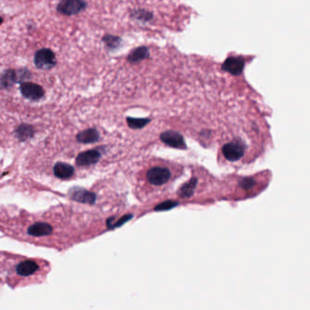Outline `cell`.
<instances>
[{"label":"cell","mask_w":310,"mask_h":310,"mask_svg":"<svg viewBox=\"0 0 310 310\" xmlns=\"http://www.w3.org/2000/svg\"><path fill=\"white\" fill-rule=\"evenodd\" d=\"M49 271L46 260L0 252V280L12 288L43 282Z\"/></svg>","instance_id":"cell-1"},{"label":"cell","mask_w":310,"mask_h":310,"mask_svg":"<svg viewBox=\"0 0 310 310\" xmlns=\"http://www.w3.org/2000/svg\"><path fill=\"white\" fill-rule=\"evenodd\" d=\"M246 146L244 142L240 139H235L231 142H228L222 147V154L226 160L230 162H236L241 160L245 154Z\"/></svg>","instance_id":"cell-2"},{"label":"cell","mask_w":310,"mask_h":310,"mask_svg":"<svg viewBox=\"0 0 310 310\" xmlns=\"http://www.w3.org/2000/svg\"><path fill=\"white\" fill-rule=\"evenodd\" d=\"M34 63L37 69H52L57 64L55 53L49 48L39 49L35 54Z\"/></svg>","instance_id":"cell-3"},{"label":"cell","mask_w":310,"mask_h":310,"mask_svg":"<svg viewBox=\"0 0 310 310\" xmlns=\"http://www.w3.org/2000/svg\"><path fill=\"white\" fill-rule=\"evenodd\" d=\"M171 178V172L168 168L154 167L146 173L147 181L154 186H162Z\"/></svg>","instance_id":"cell-4"},{"label":"cell","mask_w":310,"mask_h":310,"mask_svg":"<svg viewBox=\"0 0 310 310\" xmlns=\"http://www.w3.org/2000/svg\"><path fill=\"white\" fill-rule=\"evenodd\" d=\"M160 137L162 143L168 146L177 149H187V144L180 133L174 130H168L161 133Z\"/></svg>","instance_id":"cell-5"},{"label":"cell","mask_w":310,"mask_h":310,"mask_svg":"<svg viewBox=\"0 0 310 310\" xmlns=\"http://www.w3.org/2000/svg\"><path fill=\"white\" fill-rule=\"evenodd\" d=\"M87 6V2H84L81 0H64L60 2L57 10L61 14L73 16L86 10Z\"/></svg>","instance_id":"cell-6"},{"label":"cell","mask_w":310,"mask_h":310,"mask_svg":"<svg viewBox=\"0 0 310 310\" xmlns=\"http://www.w3.org/2000/svg\"><path fill=\"white\" fill-rule=\"evenodd\" d=\"M245 69V60L243 57H228L222 64L224 71L233 76H239Z\"/></svg>","instance_id":"cell-7"},{"label":"cell","mask_w":310,"mask_h":310,"mask_svg":"<svg viewBox=\"0 0 310 310\" xmlns=\"http://www.w3.org/2000/svg\"><path fill=\"white\" fill-rule=\"evenodd\" d=\"M20 91L26 98L32 101L39 100L45 95L44 89L35 83L25 82L21 84Z\"/></svg>","instance_id":"cell-8"},{"label":"cell","mask_w":310,"mask_h":310,"mask_svg":"<svg viewBox=\"0 0 310 310\" xmlns=\"http://www.w3.org/2000/svg\"><path fill=\"white\" fill-rule=\"evenodd\" d=\"M101 156L102 154L98 149L85 151L77 157L76 163L79 167H89L92 165L96 164L100 160Z\"/></svg>","instance_id":"cell-9"},{"label":"cell","mask_w":310,"mask_h":310,"mask_svg":"<svg viewBox=\"0 0 310 310\" xmlns=\"http://www.w3.org/2000/svg\"><path fill=\"white\" fill-rule=\"evenodd\" d=\"M71 198L74 200L87 203V204H94L96 199V196L90 191L85 190L79 187H73L69 191Z\"/></svg>","instance_id":"cell-10"},{"label":"cell","mask_w":310,"mask_h":310,"mask_svg":"<svg viewBox=\"0 0 310 310\" xmlns=\"http://www.w3.org/2000/svg\"><path fill=\"white\" fill-rule=\"evenodd\" d=\"M149 49L145 46H138L134 48L128 55L127 60L130 64H136L140 61L146 60L149 58Z\"/></svg>","instance_id":"cell-11"},{"label":"cell","mask_w":310,"mask_h":310,"mask_svg":"<svg viewBox=\"0 0 310 310\" xmlns=\"http://www.w3.org/2000/svg\"><path fill=\"white\" fill-rule=\"evenodd\" d=\"M54 175L58 178L60 179H69L72 178L75 174V169L71 165L63 163V162H59L54 166Z\"/></svg>","instance_id":"cell-12"},{"label":"cell","mask_w":310,"mask_h":310,"mask_svg":"<svg viewBox=\"0 0 310 310\" xmlns=\"http://www.w3.org/2000/svg\"><path fill=\"white\" fill-rule=\"evenodd\" d=\"M99 138L100 134L96 128H88L77 135V140L82 144H92L98 141Z\"/></svg>","instance_id":"cell-13"},{"label":"cell","mask_w":310,"mask_h":310,"mask_svg":"<svg viewBox=\"0 0 310 310\" xmlns=\"http://www.w3.org/2000/svg\"><path fill=\"white\" fill-rule=\"evenodd\" d=\"M20 73L13 69H9L3 72L0 76V86L4 88L12 87L15 83L18 82Z\"/></svg>","instance_id":"cell-14"},{"label":"cell","mask_w":310,"mask_h":310,"mask_svg":"<svg viewBox=\"0 0 310 310\" xmlns=\"http://www.w3.org/2000/svg\"><path fill=\"white\" fill-rule=\"evenodd\" d=\"M35 132H36V130L31 125L21 124L16 129L15 135L19 141H26L29 138H31L35 135Z\"/></svg>","instance_id":"cell-15"},{"label":"cell","mask_w":310,"mask_h":310,"mask_svg":"<svg viewBox=\"0 0 310 310\" xmlns=\"http://www.w3.org/2000/svg\"><path fill=\"white\" fill-rule=\"evenodd\" d=\"M197 178H192L189 181L183 184L181 187L179 188L178 194V196H181L182 198H189L194 195V192L196 189V185H197Z\"/></svg>","instance_id":"cell-16"},{"label":"cell","mask_w":310,"mask_h":310,"mask_svg":"<svg viewBox=\"0 0 310 310\" xmlns=\"http://www.w3.org/2000/svg\"><path fill=\"white\" fill-rule=\"evenodd\" d=\"M130 16L132 17L133 19L144 22V23L149 22L152 19H154V14L151 11L144 10V9L133 10Z\"/></svg>","instance_id":"cell-17"},{"label":"cell","mask_w":310,"mask_h":310,"mask_svg":"<svg viewBox=\"0 0 310 310\" xmlns=\"http://www.w3.org/2000/svg\"><path fill=\"white\" fill-rule=\"evenodd\" d=\"M151 119H134L131 117L127 118V123L128 127L131 129H141L145 128L148 124L150 123Z\"/></svg>","instance_id":"cell-18"},{"label":"cell","mask_w":310,"mask_h":310,"mask_svg":"<svg viewBox=\"0 0 310 310\" xmlns=\"http://www.w3.org/2000/svg\"><path fill=\"white\" fill-rule=\"evenodd\" d=\"M103 42L105 43L106 46H108L111 50H114L119 48L122 39L117 36H112V35H106L105 37H103Z\"/></svg>","instance_id":"cell-19"},{"label":"cell","mask_w":310,"mask_h":310,"mask_svg":"<svg viewBox=\"0 0 310 310\" xmlns=\"http://www.w3.org/2000/svg\"><path fill=\"white\" fill-rule=\"evenodd\" d=\"M178 201L174 200H167L160 203V205H156L154 210L155 211H167V210H170L176 208L177 205H178Z\"/></svg>","instance_id":"cell-20"},{"label":"cell","mask_w":310,"mask_h":310,"mask_svg":"<svg viewBox=\"0 0 310 310\" xmlns=\"http://www.w3.org/2000/svg\"><path fill=\"white\" fill-rule=\"evenodd\" d=\"M255 184H256V181L254 178L247 177V178H242L238 185H239V187H241L242 189L249 190V189H252L253 187H255Z\"/></svg>","instance_id":"cell-21"},{"label":"cell","mask_w":310,"mask_h":310,"mask_svg":"<svg viewBox=\"0 0 310 310\" xmlns=\"http://www.w3.org/2000/svg\"><path fill=\"white\" fill-rule=\"evenodd\" d=\"M2 22H3V19H2V18H1V17H0V25H1V24H2Z\"/></svg>","instance_id":"cell-22"}]
</instances>
